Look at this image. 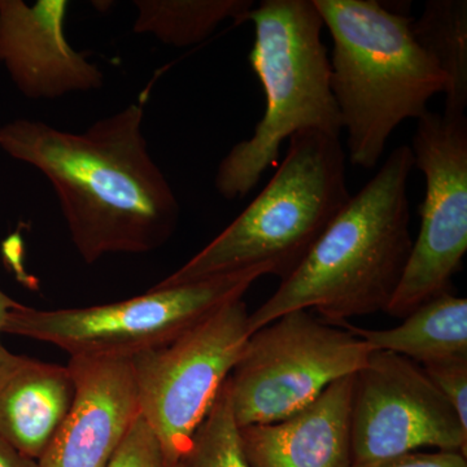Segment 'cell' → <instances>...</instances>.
<instances>
[{"label": "cell", "mask_w": 467, "mask_h": 467, "mask_svg": "<svg viewBox=\"0 0 467 467\" xmlns=\"http://www.w3.org/2000/svg\"><path fill=\"white\" fill-rule=\"evenodd\" d=\"M143 121L140 101L81 133L29 119L0 128V149L51 184L88 265L107 254L159 250L177 230L180 202L150 155Z\"/></svg>", "instance_id": "obj_1"}, {"label": "cell", "mask_w": 467, "mask_h": 467, "mask_svg": "<svg viewBox=\"0 0 467 467\" xmlns=\"http://www.w3.org/2000/svg\"><path fill=\"white\" fill-rule=\"evenodd\" d=\"M413 168L410 147H396L299 267L250 313L252 334L294 310H309L337 326L386 312L413 248L408 199Z\"/></svg>", "instance_id": "obj_2"}, {"label": "cell", "mask_w": 467, "mask_h": 467, "mask_svg": "<svg viewBox=\"0 0 467 467\" xmlns=\"http://www.w3.org/2000/svg\"><path fill=\"white\" fill-rule=\"evenodd\" d=\"M333 38L331 90L346 129L347 159L376 168L387 140L429 112L445 77L414 38L413 18L376 0H313Z\"/></svg>", "instance_id": "obj_3"}, {"label": "cell", "mask_w": 467, "mask_h": 467, "mask_svg": "<svg viewBox=\"0 0 467 467\" xmlns=\"http://www.w3.org/2000/svg\"><path fill=\"white\" fill-rule=\"evenodd\" d=\"M288 140L287 155L256 199L156 285L193 284L257 265L284 281L299 267L352 195L340 137L304 130Z\"/></svg>", "instance_id": "obj_4"}, {"label": "cell", "mask_w": 467, "mask_h": 467, "mask_svg": "<svg viewBox=\"0 0 467 467\" xmlns=\"http://www.w3.org/2000/svg\"><path fill=\"white\" fill-rule=\"evenodd\" d=\"M245 21L254 26L248 60L263 86L265 112L250 140L236 143L218 165L214 186L226 201L247 196L292 135L342 133L324 21L313 0H264Z\"/></svg>", "instance_id": "obj_5"}, {"label": "cell", "mask_w": 467, "mask_h": 467, "mask_svg": "<svg viewBox=\"0 0 467 467\" xmlns=\"http://www.w3.org/2000/svg\"><path fill=\"white\" fill-rule=\"evenodd\" d=\"M269 267L257 265L159 287L131 299L86 308L43 310L18 304L3 334L57 346L70 358H134L182 337L232 301L243 299Z\"/></svg>", "instance_id": "obj_6"}, {"label": "cell", "mask_w": 467, "mask_h": 467, "mask_svg": "<svg viewBox=\"0 0 467 467\" xmlns=\"http://www.w3.org/2000/svg\"><path fill=\"white\" fill-rule=\"evenodd\" d=\"M373 349L343 326L294 310L254 331L226 379L239 427L266 425L308 407L331 384L356 376Z\"/></svg>", "instance_id": "obj_7"}, {"label": "cell", "mask_w": 467, "mask_h": 467, "mask_svg": "<svg viewBox=\"0 0 467 467\" xmlns=\"http://www.w3.org/2000/svg\"><path fill=\"white\" fill-rule=\"evenodd\" d=\"M251 335L250 312L239 299L168 346L131 358L140 416L158 436L169 467L189 451Z\"/></svg>", "instance_id": "obj_8"}, {"label": "cell", "mask_w": 467, "mask_h": 467, "mask_svg": "<svg viewBox=\"0 0 467 467\" xmlns=\"http://www.w3.org/2000/svg\"><path fill=\"white\" fill-rule=\"evenodd\" d=\"M410 150L425 175L420 227L387 315L405 318L450 294L467 251V119L427 112L417 119Z\"/></svg>", "instance_id": "obj_9"}, {"label": "cell", "mask_w": 467, "mask_h": 467, "mask_svg": "<svg viewBox=\"0 0 467 467\" xmlns=\"http://www.w3.org/2000/svg\"><path fill=\"white\" fill-rule=\"evenodd\" d=\"M352 463L435 448L467 457V431L422 367L373 350L355 376L350 409Z\"/></svg>", "instance_id": "obj_10"}, {"label": "cell", "mask_w": 467, "mask_h": 467, "mask_svg": "<svg viewBox=\"0 0 467 467\" xmlns=\"http://www.w3.org/2000/svg\"><path fill=\"white\" fill-rule=\"evenodd\" d=\"M72 407L39 467H106L140 417L131 358H70Z\"/></svg>", "instance_id": "obj_11"}, {"label": "cell", "mask_w": 467, "mask_h": 467, "mask_svg": "<svg viewBox=\"0 0 467 467\" xmlns=\"http://www.w3.org/2000/svg\"><path fill=\"white\" fill-rule=\"evenodd\" d=\"M67 0H0V64L32 100L99 90L103 72L67 41Z\"/></svg>", "instance_id": "obj_12"}, {"label": "cell", "mask_w": 467, "mask_h": 467, "mask_svg": "<svg viewBox=\"0 0 467 467\" xmlns=\"http://www.w3.org/2000/svg\"><path fill=\"white\" fill-rule=\"evenodd\" d=\"M355 376L331 384L308 407L266 425L239 427L250 467H349Z\"/></svg>", "instance_id": "obj_13"}, {"label": "cell", "mask_w": 467, "mask_h": 467, "mask_svg": "<svg viewBox=\"0 0 467 467\" xmlns=\"http://www.w3.org/2000/svg\"><path fill=\"white\" fill-rule=\"evenodd\" d=\"M73 398L69 368L15 355L0 343V441L38 461Z\"/></svg>", "instance_id": "obj_14"}, {"label": "cell", "mask_w": 467, "mask_h": 467, "mask_svg": "<svg viewBox=\"0 0 467 467\" xmlns=\"http://www.w3.org/2000/svg\"><path fill=\"white\" fill-rule=\"evenodd\" d=\"M401 325L384 330L340 325L373 350H386L420 367L467 359V299L444 294L418 306Z\"/></svg>", "instance_id": "obj_15"}, {"label": "cell", "mask_w": 467, "mask_h": 467, "mask_svg": "<svg viewBox=\"0 0 467 467\" xmlns=\"http://www.w3.org/2000/svg\"><path fill=\"white\" fill-rule=\"evenodd\" d=\"M411 32L445 77V109L465 115L467 107V2L429 0Z\"/></svg>", "instance_id": "obj_16"}, {"label": "cell", "mask_w": 467, "mask_h": 467, "mask_svg": "<svg viewBox=\"0 0 467 467\" xmlns=\"http://www.w3.org/2000/svg\"><path fill=\"white\" fill-rule=\"evenodd\" d=\"M133 5L134 32L173 47L204 41L223 21L243 23L254 7L251 0H135Z\"/></svg>", "instance_id": "obj_17"}, {"label": "cell", "mask_w": 467, "mask_h": 467, "mask_svg": "<svg viewBox=\"0 0 467 467\" xmlns=\"http://www.w3.org/2000/svg\"><path fill=\"white\" fill-rule=\"evenodd\" d=\"M177 467H250L243 454L226 382Z\"/></svg>", "instance_id": "obj_18"}, {"label": "cell", "mask_w": 467, "mask_h": 467, "mask_svg": "<svg viewBox=\"0 0 467 467\" xmlns=\"http://www.w3.org/2000/svg\"><path fill=\"white\" fill-rule=\"evenodd\" d=\"M106 467H169L158 436L140 416Z\"/></svg>", "instance_id": "obj_19"}, {"label": "cell", "mask_w": 467, "mask_h": 467, "mask_svg": "<svg viewBox=\"0 0 467 467\" xmlns=\"http://www.w3.org/2000/svg\"><path fill=\"white\" fill-rule=\"evenodd\" d=\"M422 368L454 409L461 425L467 431V359Z\"/></svg>", "instance_id": "obj_20"}, {"label": "cell", "mask_w": 467, "mask_h": 467, "mask_svg": "<svg viewBox=\"0 0 467 467\" xmlns=\"http://www.w3.org/2000/svg\"><path fill=\"white\" fill-rule=\"evenodd\" d=\"M349 467H467V457L457 451H411L389 459L350 463Z\"/></svg>", "instance_id": "obj_21"}, {"label": "cell", "mask_w": 467, "mask_h": 467, "mask_svg": "<svg viewBox=\"0 0 467 467\" xmlns=\"http://www.w3.org/2000/svg\"><path fill=\"white\" fill-rule=\"evenodd\" d=\"M0 467H39V463L0 441Z\"/></svg>", "instance_id": "obj_22"}, {"label": "cell", "mask_w": 467, "mask_h": 467, "mask_svg": "<svg viewBox=\"0 0 467 467\" xmlns=\"http://www.w3.org/2000/svg\"><path fill=\"white\" fill-rule=\"evenodd\" d=\"M18 304H20L18 301L12 299L5 292L0 290V335L3 334V327H5L8 313L11 312L12 309L16 308Z\"/></svg>", "instance_id": "obj_23"}, {"label": "cell", "mask_w": 467, "mask_h": 467, "mask_svg": "<svg viewBox=\"0 0 467 467\" xmlns=\"http://www.w3.org/2000/svg\"><path fill=\"white\" fill-rule=\"evenodd\" d=\"M175 467H177V466H175Z\"/></svg>", "instance_id": "obj_24"}]
</instances>
